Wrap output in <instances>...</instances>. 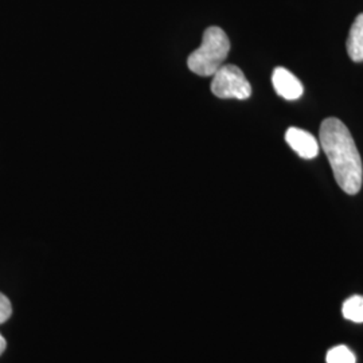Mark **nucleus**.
<instances>
[{"label": "nucleus", "mask_w": 363, "mask_h": 363, "mask_svg": "<svg viewBox=\"0 0 363 363\" xmlns=\"http://www.w3.org/2000/svg\"><path fill=\"white\" fill-rule=\"evenodd\" d=\"M319 135L337 186L346 194H358L362 187V159L350 130L339 118L328 117L320 124Z\"/></svg>", "instance_id": "1"}, {"label": "nucleus", "mask_w": 363, "mask_h": 363, "mask_svg": "<svg viewBox=\"0 0 363 363\" xmlns=\"http://www.w3.org/2000/svg\"><path fill=\"white\" fill-rule=\"evenodd\" d=\"M230 52V40L220 27H208L201 46L189 55V69L202 77L214 76Z\"/></svg>", "instance_id": "2"}, {"label": "nucleus", "mask_w": 363, "mask_h": 363, "mask_svg": "<svg viewBox=\"0 0 363 363\" xmlns=\"http://www.w3.org/2000/svg\"><path fill=\"white\" fill-rule=\"evenodd\" d=\"M211 91L218 99L247 100L252 86L238 66L222 65L213 76Z\"/></svg>", "instance_id": "3"}, {"label": "nucleus", "mask_w": 363, "mask_h": 363, "mask_svg": "<svg viewBox=\"0 0 363 363\" xmlns=\"http://www.w3.org/2000/svg\"><path fill=\"white\" fill-rule=\"evenodd\" d=\"M286 142L303 159H313L319 154V143L307 130L291 127L286 132Z\"/></svg>", "instance_id": "4"}, {"label": "nucleus", "mask_w": 363, "mask_h": 363, "mask_svg": "<svg viewBox=\"0 0 363 363\" xmlns=\"http://www.w3.org/2000/svg\"><path fill=\"white\" fill-rule=\"evenodd\" d=\"M272 84L276 93L288 101L298 100L303 94L301 82L284 67H276L273 70Z\"/></svg>", "instance_id": "5"}, {"label": "nucleus", "mask_w": 363, "mask_h": 363, "mask_svg": "<svg viewBox=\"0 0 363 363\" xmlns=\"http://www.w3.org/2000/svg\"><path fill=\"white\" fill-rule=\"evenodd\" d=\"M346 48L354 62H363V13H359L351 25Z\"/></svg>", "instance_id": "6"}, {"label": "nucleus", "mask_w": 363, "mask_h": 363, "mask_svg": "<svg viewBox=\"0 0 363 363\" xmlns=\"http://www.w3.org/2000/svg\"><path fill=\"white\" fill-rule=\"evenodd\" d=\"M343 316L355 323L363 322V298L362 296H352L347 298L342 307Z\"/></svg>", "instance_id": "7"}, {"label": "nucleus", "mask_w": 363, "mask_h": 363, "mask_svg": "<svg viewBox=\"0 0 363 363\" xmlns=\"http://www.w3.org/2000/svg\"><path fill=\"white\" fill-rule=\"evenodd\" d=\"M327 363H355V355L349 347L337 346L327 352Z\"/></svg>", "instance_id": "8"}, {"label": "nucleus", "mask_w": 363, "mask_h": 363, "mask_svg": "<svg viewBox=\"0 0 363 363\" xmlns=\"http://www.w3.org/2000/svg\"><path fill=\"white\" fill-rule=\"evenodd\" d=\"M13 313V307L10 300L3 294H0V325L7 322Z\"/></svg>", "instance_id": "9"}, {"label": "nucleus", "mask_w": 363, "mask_h": 363, "mask_svg": "<svg viewBox=\"0 0 363 363\" xmlns=\"http://www.w3.org/2000/svg\"><path fill=\"white\" fill-rule=\"evenodd\" d=\"M6 347H7V343H6V339L3 337V335L0 334V355L4 352L6 350Z\"/></svg>", "instance_id": "10"}]
</instances>
